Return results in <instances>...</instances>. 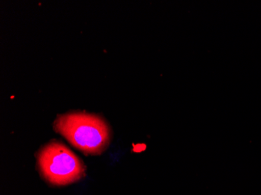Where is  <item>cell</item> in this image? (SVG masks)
<instances>
[{"instance_id":"cell-1","label":"cell","mask_w":261,"mask_h":195,"mask_svg":"<svg viewBox=\"0 0 261 195\" xmlns=\"http://www.w3.org/2000/svg\"><path fill=\"white\" fill-rule=\"evenodd\" d=\"M54 130L86 154H101L109 145L111 130L99 116L73 113L59 116Z\"/></svg>"},{"instance_id":"cell-2","label":"cell","mask_w":261,"mask_h":195,"mask_svg":"<svg viewBox=\"0 0 261 195\" xmlns=\"http://www.w3.org/2000/svg\"><path fill=\"white\" fill-rule=\"evenodd\" d=\"M37 158L41 174L54 185H67L80 180L86 174L83 162L61 142H52L44 146Z\"/></svg>"}]
</instances>
